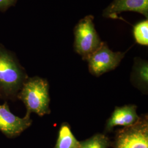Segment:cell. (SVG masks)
Returning a JSON list of instances; mask_svg holds the SVG:
<instances>
[{
  "instance_id": "1",
  "label": "cell",
  "mask_w": 148,
  "mask_h": 148,
  "mask_svg": "<svg viewBox=\"0 0 148 148\" xmlns=\"http://www.w3.org/2000/svg\"><path fill=\"white\" fill-rule=\"evenodd\" d=\"M19 98L27 109V115L31 112L43 116L50 112L49 86L46 80L35 77L27 80L23 85Z\"/></svg>"
},
{
  "instance_id": "2",
  "label": "cell",
  "mask_w": 148,
  "mask_h": 148,
  "mask_svg": "<svg viewBox=\"0 0 148 148\" xmlns=\"http://www.w3.org/2000/svg\"><path fill=\"white\" fill-rule=\"evenodd\" d=\"M93 21V16H86L74 28L75 51L85 59H87L103 43L95 29Z\"/></svg>"
},
{
  "instance_id": "3",
  "label": "cell",
  "mask_w": 148,
  "mask_h": 148,
  "mask_svg": "<svg viewBox=\"0 0 148 148\" xmlns=\"http://www.w3.org/2000/svg\"><path fill=\"white\" fill-rule=\"evenodd\" d=\"M125 56V53L112 51L106 43L92 53L87 60L90 72L95 76H100L115 69Z\"/></svg>"
},
{
  "instance_id": "4",
  "label": "cell",
  "mask_w": 148,
  "mask_h": 148,
  "mask_svg": "<svg viewBox=\"0 0 148 148\" xmlns=\"http://www.w3.org/2000/svg\"><path fill=\"white\" fill-rule=\"evenodd\" d=\"M23 74L11 56L0 50V88L5 93H13L21 85Z\"/></svg>"
},
{
  "instance_id": "5",
  "label": "cell",
  "mask_w": 148,
  "mask_h": 148,
  "mask_svg": "<svg viewBox=\"0 0 148 148\" xmlns=\"http://www.w3.org/2000/svg\"><path fill=\"white\" fill-rule=\"evenodd\" d=\"M115 148H148V122L139 120L120 132Z\"/></svg>"
},
{
  "instance_id": "6",
  "label": "cell",
  "mask_w": 148,
  "mask_h": 148,
  "mask_svg": "<svg viewBox=\"0 0 148 148\" xmlns=\"http://www.w3.org/2000/svg\"><path fill=\"white\" fill-rule=\"evenodd\" d=\"M32 123L29 115L26 114L23 117L16 116L11 112L6 103L0 105V131L5 134L17 135L29 127Z\"/></svg>"
},
{
  "instance_id": "7",
  "label": "cell",
  "mask_w": 148,
  "mask_h": 148,
  "mask_svg": "<svg viewBox=\"0 0 148 148\" xmlns=\"http://www.w3.org/2000/svg\"><path fill=\"white\" fill-rule=\"evenodd\" d=\"M137 12L148 19V0H114L103 12L106 18L116 19L123 12Z\"/></svg>"
},
{
  "instance_id": "8",
  "label": "cell",
  "mask_w": 148,
  "mask_h": 148,
  "mask_svg": "<svg viewBox=\"0 0 148 148\" xmlns=\"http://www.w3.org/2000/svg\"><path fill=\"white\" fill-rule=\"evenodd\" d=\"M139 120L136 106L131 105L116 108L108 120L106 128L110 130L117 126L130 127L136 124Z\"/></svg>"
},
{
  "instance_id": "9",
  "label": "cell",
  "mask_w": 148,
  "mask_h": 148,
  "mask_svg": "<svg viewBox=\"0 0 148 148\" xmlns=\"http://www.w3.org/2000/svg\"><path fill=\"white\" fill-rule=\"evenodd\" d=\"M79 142L76 139L68 125L64 124L59 131L55 148H79Z\"/></svg>"
},
{
  "instance_id": "10",
  "label": "cell",
  "mask_w": 148,
  "mask_h": 148,
  "mask_svg": "<svg viewBox=\"0 0 148 148\" xmlns=\"http://www.w3.org/2000/svg\"><path fill=\"white\" fill-rule=\"evenodd\" d=\"M133 34L136 42L140 45L148 46V19L136 24L133 27Z\"/></svg>"
},
{
  "instance_id": "11",
  "label": "cell",
  "mask_w": 148,
  "mask_h": 148,
  "mask_svg": "<svg viewBox=\"0 0 148 148\" xmlns=\"http://www.w3.org/2000/svg\"><path fill=\"white\" fill-rule=\"evenodd\" d=\"M108 139L103 134H96L90 139L79 142V148H107Z\"/></svg>"
},
{
  "instance_id": "12",
  "label": "cell",
  "mask_w": 148,
  "mask_h": 148,
  "mask_svg": "<svg viewBox=\"0 0 148 148\" xmlns=\"http://www.w3.org/2000/svg\"><path fill=\"white\" fill-rule=\"evenodd\" d=\"M138 77L144 84H148V65L147 62H139L136 65Z\"/></svg>"
},
{
  "instance_id": "13",
  "label": "cell",
  "mask_w": 148,
  "mask_h": 148,
  "mask_svg": "<svg viewBox=\"0 0 148 148\" xmlns=\"http://www.w3.org/2000/svg\"><path fill=\"white\" fill-rule=\"evenodd\" d=\"M14 0H0V8H5L12 4Z\"/></svg>"
},
{
  "instance_id": "14",
  "label": "cell",
  "mask_w": 148,
  "mask_h": 148,
  "mask_svg": "<svg viewBox=\"0 0 148 148\" xmlns=\"http://www.w3.org/2000/svg\"></svg>"
}]
</instances>
